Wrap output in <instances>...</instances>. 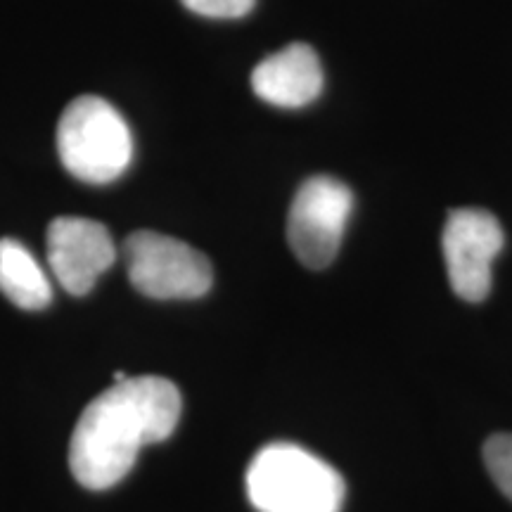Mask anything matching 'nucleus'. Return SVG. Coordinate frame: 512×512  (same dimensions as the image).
I'll return each instance as SVG.
<instances>
[{"mask_svg":"<svg viewBox=\"0 0 512 512\" xmlns=\"http://www.w3.org/2000/svg\"><path fill=\"white\" fill-rule=\"evenodd\" d=\"M181 392L157 375L124 377L95 396L76 422L69 467L91 491L110 489L136 465L140 448L174 434L181 420Z\"/></svg>","mask_w":512,"mask_h":512,"instance_id":"obj_1","label":"nucleus"},{"mask_svg":"<svg viewBox=\"0 0 512 512\" xmlns=\"http://www.w3.org/2000/svg\"><path fill=\"white\" fill-rule=\"evenodd\" d=\"M245 484L249 503L259 512H339L347 491L335 467L287 441L256 453Z\"/></svg>","mask_w":512,"mask_h":512,"instance_id":"obj_2","label":"nucleus"},{"mask_svg":"<svg viewBox=\"0 0 512 512\" xmlns=\"http://www.w3.org/2000/svg\"><path fill=\"white\" fill-rule=\"evenodd\" d=\"M57 152L64 169L91 185H105L133 162V136L126 119L98 95H81L62 112Z\"/></svg>","mask_w":512,"mask_h":512,"instance_id":"obj_3","label":"nucleus"},{"mask_svg":"<svg viewBox=\"0 0 512 512\" xmlns=\"http://www.w3.org/2000/svg\"><path fill=\"white\" fill-rule=\"evenodd\" d=\"M124 259L131 285L152 299H197L214 283L207 256L188 242L155 230L128 235Z\"/></svg>","mask_w":512,"mask_h":512,"instance_id":"obj_4","label":"nucleus"},{"mask_svg":"<svg viewBox=\"0 0 512 512\" xmlns=\"http://www.w3.org/2000/svg\"><path fill=\"white\" fill-rule=\"evenodd\" d=\"M354 192L332 176H311L299 185L287 216V240L306 268H328L342 245Z\"/></svg>","mask_w":512,"mask_h":512,"instance_id":"obj_5","label":"nucleus"},{"mask_svg":"<svg viewBox=\"0 0 512 512\" xmlns=\"http://www.w3.org/2000/svg\"><path fill=\"white\" fill-rule=\"evenodd\" d=\"M505 245L501 221L491 211L463 207L448 211L441 235L451 290L463 302L479 304L491 292V266Z\"/></svg>","mask_w":512,"mask_h":512,"instance_id":"obj_6","label":"nucleus"},{"mask_svg":"<svg viewBox=\"0 0 512 512\" xmlns=\"http://www.w3.org/2000/svg\"><path fill=\"white\" fill-rule=\"evenodd\" d=\"M48 264L57 283L74 297H83L117 259L110 230L100 221L60 216L48 226Z\"/></svg>","mask_w":512,"mask_h":512,"instance_id":"obj_7","label":"nucleus"},{"mask_svg":"<svg viewBox=\"0 0 512 512\" xmlns=\"http://www.w3.org/2000/svg\"><path fill=\"white\" fill-rule=\"evenodd\" d=\"M323 67L316 50L306 43H290L261 60L252 72L256 98L283 110L311 105L323 93Z\"/></svg>","mask_w":512,"mask_h":512,"instance_id":"obj_8","label":"nucleus"},{"mask_svg":"<svg viewBox=\"0 0 512 512\" xmlns=\"http://www.w3.org/2000/svg\"><path fill=\"white\" fill-rule=\"evenodd\" d=\"M0 292L24 311H41L53 302L46 271L22 242L0 240Z\"/></svg>","mask_w":512,"mask_h":512,"instance_id":"obj_9","label":"nucleus"},{"mask_svg":"<svg viewBox=\"0 0 512 512\" xmlns=\"http://www.w3.org/2000/svg\"><path fill=\"white\" fill-rule=\"evenodd\" d=\"M484 463L494 484L512 501V434H494L486 439Z\"/></svg>","mask_w":512,"mask_h":512,"instance_id":"obj_10","label":"nucleus"},{"mask_svg":"<svg viewBox=\"0 0 512 512\" xmlns=\"http://www.w3.org/2000/svg\"><path fill=\"white\" fill-rule=\"evenodd\" d=\"M190 12L209 19H240L254 10L256 0H181Z\"/></svg>","mask_w":512,"mask_h":512,"instance_id":"obj_11","label":"nucleus"}]
</instances>
